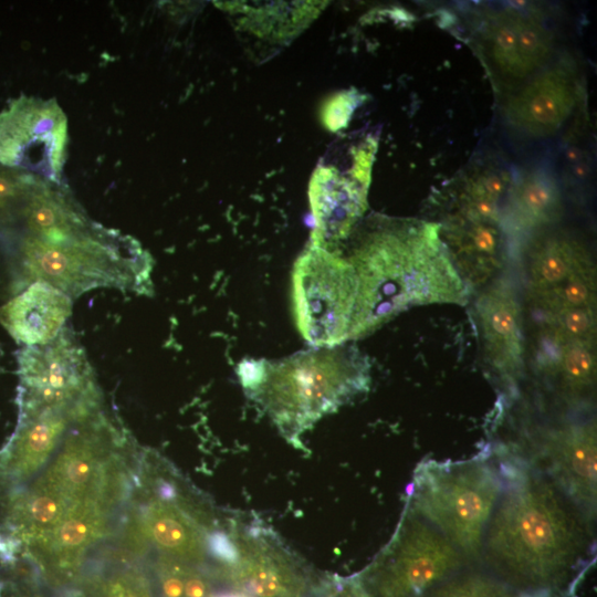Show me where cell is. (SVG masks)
I'll use <instances>...</instances> for the list:
<instances>
[{"instance_id":"cell-10","label":"cell","mask_w":597,"mask_h":597,"mask_svg":"<svg viewBox=\"0 0 597 597\" xmlns=\"http://www.w3.org/2000/svg\"><path fill=\"white\" fill-rule=\"evenodd\" d=\"M377 144L367 139L354 149L346 172L320 165L308 184V199L315 222L310 242L335 249L367 209V193Z\"/></svg>"},{"instance_id":"cell-30","label":"cell","mask_w":597,"mask_h":597,"mask_svg":"<svg viewBox=\"0 0 597 597\" xmlns=\"http://www.w3.org/2000/svg\"><path fill=\"white\" fill-rule=\"evenodd\" d=\"M34 181L32 175L0 166V209L24 198Z\"/></svg>"},{"instance_id":"cell-8","label":"cell","mask_w":597,"mask_h":597,"mask_svg":"<svg viewBox=\"0 0 597 597\" xmlns=\"http://www.w3.org/2000/svg\"><path fill=\"white\" fill-rule=\"evenodd\" d=\"M19 369L23 418L100 399L86 353L66 326L44 345L25 346Z\"/></svg>"},{"instance_id":"cell-26","label":"cell","mask_w":597,"mask_h":597,"mask_svg":"<svg viewBox=\"0 0 597 597\" xmlns=\"http://www.w3.org/2000/svg\"><path fill=\"white\" fill-rule=\"evenodd\" d=\"M425 597H546L512 587L486 572L462 570L448 578Z\"/></svg>"},{"instance_id":"cell-21","label":"cell","mask_w":597,"mask_h":597,"mask_svg":"<svg viewBox=\"0 0 597 597\" xmlns=\"http://www.w3.org/2000/svg\"><path fill=\"white\" fill-rule=\"evenodd\" d=\"M22 214L30 234L49 243H63L95 227L59 191L35 180L24 196Z\"/></svg>"},{"instance_id":"cell-4","label":"cell","mask_w":597,"mask_h":597,"mask_svg":"<svg viewBox=\"0 0 597 597\" xmlns=\"http://www.w3.org/2000/svg\"><path fill=\"white\" fill-rule=\"evenodd\" d=\"M503 490L499 459L489 450L460 461H421L406 509L447 537L468 562L481 558L483 538Z\"/></svg>"},{"instance_id":"cell-7","label":"cell","mask_w":597,"mask_h":597,"mask_svg":"<svg viewBox=\"0 0 597 597\" xmlns=\"http://www.w3.org/2000/svg\"><path fill=\"white\" fill-rule=\"evenodd\" d=\"M469 562L408 509L389 544L360 575L375 597H425Z\"/></svg>"},{"instance_id":"cell-23","label":"cell","mask_w":597,"mask_h":597,"mask_svg":"<svg viewBox=\"0 0 597 597\" xmlns=\"http://www.w3.org/2000/svg\"><path fill=\"white\" fill-rule=\"evenodd\" d=\"M509 176L498 168H482L465 181L459 198L458 211L452 217L499 223L500 202L509 190Z\"/></svg>"},{"instance_id":"cell-25","label":"cell","mask_w":597,"mask_h":597,"mask_svg":"<svg viewBox=\"0 0 597 597\" xmlns=\"http://www.w3.org/2000/svg\"><path fill=\"white\" fill-rule=\"evenodd\" d=\"M159 597H218L210 576L198 565L159 553L154 563Z\"/></svg>"},{"instance_id":"cell-15","label":"cell","mask_w":597,"mask_h":597,"mask_svg":"<svg viewBox=\"0 0 597 597\" xmlns=\"http://www.w3.org/2000/svg\"><path fill=\"white\" fill-rule=\"evenodd\" d=\"M579 93L574 67L561 63L534 76L509 100L506 119L526 135H553L573 114Z\"/></svg>"},{"instance_id":"cell-31","label":"cell","mask_w":597,"mask_h":597,"mask_svg":"<svg viewBox=\"0 0 597 597\" xmlns=\"http://www.w3.org/2000/svg\"><path fill=\"white\" fill-rule=\"evenodd\" d=\"M218 597H242L235 593H231V594H226V595H219Z\"/></svg>"},{"instance_id":"cell-20","label":"cell","mask_w":597,"mask_h":597,"mask_svg":"<svg viewBox=\"0 0 597 597\" xmlns=\"http://www.w3.org/2000/svg\"><path fill=\"white\" fill-rule=\"evenodd\" d=\"M326 6L324 1L227 2L234 15L235 29L259 41L287 44L305 29Z\"/></svg>"},{"instance_id":"cell-13","label":"cell","mask_w":597,"mask_h":597,"mask_svg":"<svg viewBox=\"0 0 597 597\" xmlns=\"http://www.w3.org/2000/svg\"><path fill=\"white\" fill-rule=\"evenodd\" d=\"M553 35L542 20L514 8L492 14L483 24L480 44L488 64L506 81L536 73L553 50Z\"/></svg>"},{"instance_id":"cell-18","label":"cell","mask_w":597,"mask_h":597,"mask_svg":"<svg viewBox=\"0 0 597 597\" xmlns=\"http://www.w3.org/2000/svg\"><path fill=\"white\" fill-rule=\"evenodd\" d=\"M137 521L145 540L150 541L159 553L198 566L206 561L208 542L203 531L175 499L149 498Z\"/></svg>"},{"instance_id":"cell-22","label":"cell","mask_w":597,"mask_h":597,"mask_svg":"<svg viewBox=\"0 0 597 597\" xmlns=\"http://www.w3.org/2000/svg\"><path fill=\"white\" fill-rule=\"evenodd\" d=\"M562 209L557 182L548 172H524L511 189L509 219L520 231H534L556 222Z\"/></svg>"},{"instance_id":"cell-19","label":"cell","mask_w":597,"mask_h":597,"mask_svg":"<svg viewBox=\"0 0 597 597\" xmlns=\"http://www.w3.org/2000/svg\"><path fill=\"white\" fill-rule=\"evenodd\" d=\"M440 235L459 274L471 289L488 282L500 264L499 223L452 217Z\"/></svg>"},{"instance_id":"cell-12","label":"cell","mask_w":597,"mask_h":597,"mask_svg":"<svg viewBox=\"0 0 597 597\" xmlns=\"http://www.w3.org/2000/svg\"><path fill=\"white\" fill-rule=\"evenodd\" d=\"M596 423L569 421L544 431L541 469L591 527L596 514Z\"/></svg>"},{"instance_id":"cell-2","label":"cell","mask_w":597,"mask_h":597,"mask_svg":"<svg viewBox=\"0 0 597 597\" xmlns=\"http://www.w3.org/2000/svg\"><path fill=\"white\" fill-rule=\"evenodd\" d=\"M345 256L357 279L349 339L412 306L468 303L471 289L451 260L439 223L376 218Z\"/></svg>"},{"instance_id":"cell-6","label":"cell","mask_w":597,"mask_h":597,"mask_svg":"<svg viewBox=\"0 0 597 597\" xmlns=\"http://www.w3.org/2000/svg\"><path fill=\"white\" fill-rule=\"evenodd\" d=\"M357 296L355 271L338 250L310 242L292 271V303L298 332L313 347L349 341Z\"/></svg>"},{"instance_id":"cell-1","label":"cell","mask_w":597,"mask_h":597,"mask_svg":"<svg viewBox=\"0 0 597 597\" xmlns=\"http://www.w3.org/2000/svg\"><path fill=\"white\" fill-rule=\"evenodd\" d=\"M495 452L503 490L480 559L522 591H564L584 569L591 527L540 468L507 449Z\"/></svg>"},{"instance_id":"cell-9","label":"cell","mask_w":597,"mask_h":597,"mask_svg":"<svg viewBox=\"0 0 597 597\" xmlns=\"http://www.w3.org/2000/svg\"><path fill=\"white\" fill-rule=\"evenodd\" d=\"M65 143L66 118L54 101L21 97L0 113V166L56 180Z\"/></svg>"},{"instance_id":"cell-28","label":"cell","mask_w":597,"mask_h":597,"mask_svg":"<svg viewBox=\"0 0 597 597\" xmlns=\"http://www.w3.org/2000/svg\"><path fill=\"white\" fill-rule=\"evenodd\" d=\"M358 103L357 94L352 91L333 95L322 108L323 125L331 132L346 127Z\"/></svg>"},{"instance_id":"cell-27","label":"cell","mask_w":597,"mask_h":597,"mask_svg":"<svg viewBox=\"0 0 597 597\" xmlns=\"http://www.w3.org/2000/svg\"><path fill=\"white\" fill-rule=\"evenodd\" d=\"M88 597H155L147 575L136 566H121L88 582Z\"/></svg>"},{"instance_id":"cell-29","label":"cell","mask_w":597,"mask_h":597,"mask_svg":"<svg viewBox=\"0 0 597 597\" xmlns=\"http://www.w3.org/2000/svg\"><path fill=\"white\" fill-rule=\"evenodd\" d=\"M308 597H375L360 574L332 577L315 585Z\"/></svg>"},{"instance_id":"cell-24","label":"cell","mask_w":597,"mask_h":597,"mask_svg":"<svg viewBox=\"0 0 597 597\" xmlns=\"http://www.w3.org/2000/svg\"><path fill=\"white\" fill-rule=\"evenodd\" d=\"M596 342H577L563 347L548 371L557 376L561 391L569 400L589 392L596 379Z\"/></svg>"},{"instance_id":"cell-17","label":"cell","mask_w":597,"mask_h":597,"mask_svg":"<svg viewBox=\"0 0 597 597\" xmlns=\"http://www.w3.org/2000/svg\"><path fill=\"white\" fill-rule=\"evenodd\" d=\"M72 313V300L56 287L32 282L22 293L0 307V323L25 346L54 339Z\"/></svg>"},{"instance_id":"cell-14","label":"cell","mask_w":597,"mask_h":597,"mask_svg":"<svg viewBox=\"0 0 597 597\" xmlns=\"http://www.w3.org/2000/svg\"><path fill=\"white\" fill-rule=\"evenodd\" d=\"M484 360L505 384L515 385L524 368L522 307L513 282L493 280L475 301Z\"/></svg>"},{"instance_id":"cell-11","label":"cell","mask_w":597,"mask_h":597,"mask_svg":"<svg viewBox=\"0 0 597 597\" xmlns=\"http://www.w3.org/2000/svg\"><path fill=\"white\" fill-rule=\"evenodd\" d=\"M233 561L221 576L242 597H308L315 585L303 566L271 533L249 528L232 537Z\"/></svg>"},{"instance_id":"cell-16","label":"cell","mask_w":597,"mask_h":597,"mask_svg":"<svg viewBox=\"0 0 597 597\" xmlns=\"http://www.w3.org/2000/svg\"><path fill=\"white\" fill-rule=\"evenodd\" d=\"M98 401L50 409L23 418V425L4 453L1 474L9 481L29 479L49 460L73 422L94 413Z\"/></svg>"},{"instance_id":"cell-5","label":"cell","mask_w":597,"mask_h":597,"mask_svg":"<svg viewBox=\"0 0 597 597\" xmlns=\"http://www.w3.org/2000/svg\"><path fill=\"white\" fill-rule=\"evenodd\" d=\"M20 252L31 281L45 282L70 297L100 287L138 294L153 290L150 256L129 237L103 228L95 227L63 243H49L29 234Z\"/></svg>"},{"instance_id":"cell-3","label":"cell","mask_w":597,"mask_h":597,"mask_svg":"<svg viewBox=\"0 0 597 597\" xmlns=\"http://www.w3.org/2000/svg\"><path fill=\"white\" fill-rule=\"evenodd\" d=\"M368 358L355 345L314 347L270 362L244 359L237 373L247 396L295 447L301 436L370 384Z\"/></svg>"}]
</instances>
